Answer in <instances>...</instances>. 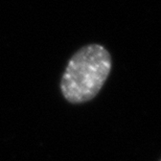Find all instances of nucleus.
<instances>
[{
  "instance_id": "f257e3e1",
  "label": "nucleus",
  "mask_w": 161,
  "mask_h": 161,
  "mask_svg": "<svg viewBox=\"0 0 161 161\" xmlns=\"http://www.w3.org/2000/svg\"><path fill=\"white\" fill-rule=\"evenodd\" d=\"M112 69V57L106 47L92 43L70 58L61 79L60 88L70 104H84L98 94Z\"/></svg>"
},
{
  "instance_id": "f03ea898",
  "label": "nucleus",
  "mask_w": 161,
  "mask_h": 161,
  "mask_svg": "<svg viewBox=\"0 0 161 161\" xmlns=\"http://www.w3.org/2000/svg\"><path fill=\"white\" fill-rule=\"evenodd\" d=\"M160 161H161V160H160Z\"/></svg>"
}]
</instances>
